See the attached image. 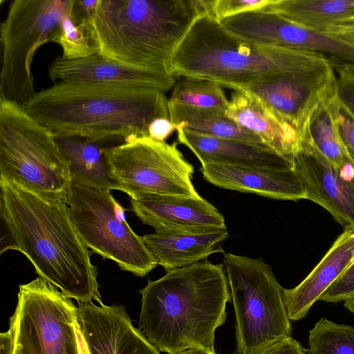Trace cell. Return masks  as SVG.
<instances>
[{
  "label": "cell",
  "mask_w": 354,
  "mask_h": 354,
  "mask_svg": "<svg viewBox=\"0 0 354 354\" xmlns=\"http://www.w3.org/2000/svg\"><path fill=\"white\" fill-rule=\"evenodd\" d=\"M0 189L6 232L0 253L9 250L21 252L39 277L69 299L102 304L97 268L75 230L66 201L2 181Z\"/></svg>",
  "instance_id": "obj_1"
},
{
  "label": "cell",
  "mask_w": 354,
  "mask_h": 354,
  "mask_svg": "<svg viewBox=\"0 0 354 354\" xmlns=\"http://www.w3.org/2000/svg\"><path fill=\"white\" fill-rule=\"evenodd\" d=\"M21 106L55 137L91 140L149 136L153 120L169 118L164 92L84 82H58Z\"/></svg>",
  "instance_id": "obj_2"
},
{
  "label": "cell",
  "mask_w": 354,
  "mask_h": 354,
  "mask_svg": "<svg viewBox=\"0 0 354 354\" xmlns=\"http://www.w3.org/2000/svg\"><path fill=\"white\" fill-rule=\"evenodd\" d=\"M139 292L140 329L159 351L201 348L216 354L215 330L225 323L231 301L223 263L205 261L167 271Z\"/></svg>",
  "instance_id": "obj_3"
},
{
  "label": "cell",
  "mask_w": 354,
  "mask_h": 354,
  "mask_svg": "<svg viewBox=\"0 0 354 354\" xmlns=\"http://www.w3.org/2000/svg\"><path fill=\"white\" fill-rule=\"evenodd\" d=\"M211 0H98L92 24L99 54L125 66L169 73L175 50Z\"/></svg>",
  "instance_id": "obj_4"
},
{
  "label": "cell",
  "mask_w": 354,
  "mask_h": 354,
  "mask_svg": "<svg viewBox=\"0 0 354 354\" xmlns=\"http://www.w3.org/2000/svg\"><path fill=\"white\" fill-rule=\"evenodd\" d=\"M313 52L261 46L225 30L209 13L193 24L169 62V74L208 80L233 90L268 74L326 64Z\"/></svg>",
  "instance_id": "obj_5"
},
{
  "label": "cell",
  "mask_w": 354,
  "mask_h": 354,
  "mask_svg": "<svg viewBox=\"0 0 354 354\" xmlns=\"http://www.w3.org/2000/svg\"><path fill=\"white\" fill-rule=\"evenodd\" d=\"M0 181L65 201L71 183L55 136L21 106L1 98Z\"/></svg>",
  "instance_id": "obj_6"
},
{
  "label": "cell",
  "mask_w": 354,
  "mask_h": 354,
  "mask_svg": "<svg viewBox=\"0 0 354 354\" xmlns=\"http://www.w3.org/2000/svg\"><path fill=\"white\" fill-rule=\"evenodd\" d=\"M236 317V354H257L292 337L283 288L262 258L223 252Z\"/></svg>",
  "instance_id": "obj_7"
},
{
  "label": "cell",
  "mask_w": 354,
  "mask_h": 354,
  "mask_svg": "<svg viewBox=\"0 0 354 354\" xmlns=\"http://www.w3.org/2000/svg\"><path fill=\"white\" fill-rule=\"evenodd\" d=\"M75 0H14L0 26V98L23 106L36 92L31 64L36 51L51 42Z\"/></svg>",
  "instance_id": "obj_8"
},
{
  "label": "cell",
  "mask_w": 354,
  "mask_h": 354,
  "mask_svg": "<svg viewBox=\"0 0 354 354\" xmlns=\"http://www.w3.org/2000/svg\"><path fill=\"white\" fill-rule=\"evenodd\" d=\"M66 203L77 232L92 252L138 277L156 267V259L128 224L124 209L111 191L71 183Z\"/></svg>",
  "instance_id": "obj_9"
},
{
  "label": "cell",
  "mask_w": 354,
  "mask_h": 354,
  "mask_svg": "<svg viewBox=\"0 0 354 354\" xmlns=\"http://www.w3.org/2000/svg\"><path fill=\"white\" fill-rule=\"evenodd\" d=\"M77 307L41 277L19 286L10 318L13 354H83Z\"/></svg>",
  "instance_id": "obj_10"
},
{
  "label": "cell",
  "mask_w": 354,
  "mask_h": 354,
  "mask_svg": "<svg viewBox=\"0 0 354 354\" xmlns=\"http://www.w3.org/2000/svg\"><path fill=\"white\" fill-rule=\"evenodd\" d=\"M111 177L131 199L158 196L199 198L192 182L194 167L176 144L138 136L110 147Z\"/></svg>",
  "instance_id": "obj_11"
},
{
  "label": "cell",
  "mask_w": 354,
  "mask_h": 354,
  "mask_svg": "<svg viewBox=\"0 0 354 354\" xmlns=\"http://www.w3.org/2000/svg\"><path fill=\"white\" fill-rule=\"evenodd\" d=\"M262 102L298 133L300 147L313 146L310 124L320 108L336 95L330 62L319 66L274 73L237 88Z\"/></svg>",
  "instance_id": "obj_12"
},
{
  "label": "cell",
  "mask_w": 354,
  "mask_h": 354,
  "mask_svg": "<svg viewBox=\"0 0 354 354\" xmlns=\"http://www.w3.org/2000/svg\"><path fill=\"white\" fill-rule=\"evenodd\" d=\"M77 319L85 354H160L123 305L78 301Z\"/></svg>",
  "instance_id": "obj_13"
},
{
  "label": "cell",
  "mask_w": 354,
  "mask_h": 354,
  "mask_svg": "<svg viewBox=\"0 0 354 354\" xmlns=\"http://www.w3.org/2000/svg\"><path fill=\"white\" fill-rule=\"evenodd\" d=\"M53 81L118 86L166 92L173 88L176 77L167 73L129 67L100 54L68 60L56 58L48 68Z\"/></svg>",
  "instance_id": "obj_14"
},
{
  "label": "cell",
  "mask_w": 354,
  "mask_h": 354,
  "mask_svg": "<svg viewBox=\"0 0 354 354\" xmlns=\"http://www.w3.org/2000/svg\"><path fill=\"white\" fill-rule=\"evenodd\" d=\"M306 199L326 209L344 230H354V177L344 178L315 148L300 149L293 158Z\"/></svg>",
  "instance_id": "obj_15"
},
{
  "label": "cell",
  "mask_w": 354,
  "mask_h": 354,
  "mask_svg": "<svg viewBox=\"0 0 354 354\" xmlns=\"http://www.w3.org/2000/svg\"><path fill=\"white\" fill-rule=\"evenodd\" d=\"M130 203L136 216L156 232H196L226 227L223 216L201 196H158L130 198Z\"/></svg>",
  "instance_id": "obj_16"
},
{
  "label": "cell",
  "mask_w": 354,
  "mask_h": 354,
  "mask_svg": "<svg viewBox=\"0 0 354 354\" xmlns=\"http://www.w3.org/2000/svg\"><path fill=\"white\" fill-rule=\"evenodd\" d=\"M203 178L215 186L277 200L306 199V189L295 169L245 167L218 163L202 165Z\"/></svg>",
  "instance_id": "obj_17"
},
{
  "label": "cell",
  "mask_w": 354,
  "mask_h": 354,
  "mask_svg": "<svg viewBox=\"0 0 354 354\" xmlns=\"http://www.w3.org/2000/svg\"><path fill=\"white\" fill-rule=\"evenodd\" d=\"M176 132L178 142L189 148L201 165L218 163L245 167L294 168L291 160L264 144L205 136L181 124H178Z\"/></svg>",
  "instance_id": "obj_18"
},
{
  "label": "cell",
  "mask_w": 354,
  "mask_h": 354,
  "mask_svg": "<svg viewBox=\"0 0 354 354\" xmlns=\"http://www.w3.org/2000/svg\"><path fill=\"white\" fill-rule=\"evenodd\" d=\"M354 230H344L308 275L297 286L285 289V301L290 321L305 317L313 305L352 262Z\"/></svg>",
  "instance_id": "obj_19"
},
{
  "label": "cell",
  "mask_w": 354,
  "mask_h": 354,
  "mask_svg": "<svg viewBox=\"0 0 354 354\" xmlns=\"http://www.w3.org/2000/svg\"><path fill=\"white\" fill-rule=\"evenodd\" d=\"M225 114L293 162V158L300 149L298 133L258 99L243 91H234Z\"/></svg>",
  "instance_id": "obj_20"
},
{
  "label": "cell",
  "mask_w": 354,
  "mask_h": 354,
  "mask_svg": "<svg viewBox=\"0 0 354 354\" xmlns=\"http://www.w3.org/2000/svg\"><path fill=\"white\" fill-rule=\"evenodd\" d=\"M225 228L205 231H158L142 236L147 249L165 270L190 266L214 253L224 252Z\"/></svg>",
  "instance_id": "obj_21"
},
{
  "label": "cell",
  "mask_w": 354,
  "mask_h": 354,
  "mask_svg": "<svg viewBox=\"0 0 354 354\" xmlns=\"http://www.w3.org/2000/svg\"><path fill=\"white\" fill-rule=\"evenodd\" d=\"M55 139L68 163L72 183L121 191L118 183L110 176L106 158L107 150L117 145H111L115 140H91L77 137Z\"/></svg>",
  "instance_id": "obj_22"
},
{
  "label": "cell",
  "mask_w": 354,
  "mask_h": 354,
  "mask_svg": "<svg viewBox=\"0 0 354 354\" xmlns=\"http://www.w3.org/2000/svg\"><path fill=\"white\" fill-rule=\"evenodd\" d=\"M307 30L324 33L336 22L354 16V0H272L263 9Z\"/></svg>",
  "instance_id": "obj_23"
},
{
  "label": "cell",
  "mask_w": 354,
  "mask_h": 354,
  "mask_svg": "<svg viewBox=\"0 0 354 354\" xmlns=\"http://www.w3.org/2000/svg\"><path fill=\"white\" fill-rule=\"evenodd\" d=\"M169 119L196 133L222 139L264 144L252 132L229 118L225 111L169 102ZM265 145V144H264Z\"/></svg>",
  "instance_id": "obj_24"
},
{
  "label": "cell",
  "mask_w": 354,
  "mask_h": 354,
  "mask_svg": "<svg viewBox=\"0 0 354 354\" xmlns=\"http://www.w3.org/2000/svg\"><path fill=\"white\" fill-rule=\"evenodd\" d=\"M339 107L336 93L320 108L310 124V134L315 148L336 169L348 162L353 163L339 133L337 121Z\"/></svg>",
  "instance_id": "obj_25"
},
{
  "label": "cell",
  "mask_w": 354,
  "mask_h": 354,
  "mask_svg": "<svg viewBox=\"0 0 354 354\" xmlns=\"http://www.w3.org/2000/svg\"><path fill=\"white\" fill-rule=\"evenodd\" d=\"M169 102L226 111L230 100L223 87L214 82L198 77H180L173 87Z\"/></svg>",
  "instance_id": "obj_26"
},
{
  "label": "cell",
  "mask_w": 354,
  "mask_h": 354,
  "mask_svg": "<svg viewBox=\"0 0 354 354\" xmlns=\"http://www.w3.org/2000/svg\"><path fill=\"white\" fill-rule=\"evenodd\" d=\"M62 49V57L73 60L86 58L100 52V45L92 21L75 24L71 15L64 17L52 41Z\"/></svg>",
  "instance_id": "obj_27"
},
{
  "label": "cell",
  "mask_w": 354,
  "mask_h": 354,
  "mask_svg": "<svg viewBox=\"0 0 354 354\" xmlns=\"http://www.w3.org/2000/svg\"><path fill=\"white\" fill-rule=\"evenodd\" d=\"M308 354H354V327L320 318L309 331Z\"/></svg>",
  "instance_id": "obj_28"
},
{
  "label": "cell",
  "mask_w": 354,
  "mask_h": 354,
  "mask_svg": "<svg viewBox=\"0 0 354 354\" xmlns=\"http://www.w3.org/2000/svg\"><path fill=\"white\" fill-rule=\"evenodd\" d=\"M336 75V93L340 104L354 118V64L333 61Z\"/></svg>",
  "instance_id": "obj_29"
},
{
  "label": "cell",
  "mask_w": 354,
  "mask_h": 354,
  "mask_svg": "<svg viewBox=\"0 0 354 354\" xmlns=\"http://www.w3.org/2000/svg\"><path fill=\"white\" fill-rule=\"evenodd\" d=\"M272 0H212L209 13L220 21L246 12L261 10Z\"/></svg>",
  "instance_id": "obj_30"
},
{
  "label": "cell",
  "mask_w": 354,
  "mask_h": 354,
  "mask_svg": "<svg viewBox=\"0 0 354 354\" xmlns=\"http://www.w3.org/2000/svg\"><path fill=\"white\" fill-rule=\"evenodd\" d=\"M354 295V261L330 286L320 300L337 303Z\"/></svg>",
  "instance_id": "obj_31"
},
{
  "label": "cell",
  "mask_w": 354,
  "mask_h": 354,
  "mask_svg": "<svg viewBox=\"0 0 354 354\" xmlns=\"http://www.w3.org/2000/svg\"><path fill=\"white\" fill-rule=\"evenodd\" d=\"M337 121L343 145L349 158L354 164V118L341 104Z\"/></svg>",
  "instance_id": "obj_32"
},
{
  "label": "cell",
  "mask_w": 354,
  "mask_h": 354,
  "mask_svg": "<svg viewBox=\"0 0 354 354\" xmlns=\"http://www.w3.org/2000/svg\"><path fill=\"white\" fill-rule=\"evenodd\" d=\"M324 34L354 46V17L342 19L330 25Z\"/></svg>",
  "instance_id": "obj_33"
},
{
  "label": "cell",
  "mask_w": 354,
  "mask_h": 354,
  "mask_svg": "<svg viewBox=\"0 0 354 354\" xmlns=\"http://www.w3.org/2000/svg\"><path fill=\"white\" fill-rule=\"evenodd\" d=\"M306 351L301 344L288 337L275 342L257 354H306Z\"/></svg>",
  "instance_id": "obj_34"
},
{
  "label": "cell",
  "mask_w": 354,
  "mask_h": 354,
  "mask_svg": "<svg viewBox=\"0 0 354 354\" xmlns=\"http://www.w3.org/2000/svg\"><path fill=\"white\" fill-rule=\"evenodd\" d=\"M177 128L178 124L168 118H156L149 124V136L155 140L165 142Z\"/></svg>",
  "instance_id": "obj_35"
},
{
  "label": "cell",
  "mask_w": 354,
  "mask_h": 354,
  "mask_svg": "<svg viewBox=\"0 0 354 354\" xmlns=\"http://www.w3.org/2000/svg\"><path fill=\"white\" fill-rule=\"evenodd\" d=\"M98 0H75L71 17L75 24L84 21H92Z\"/></svg>",
  "instance_id": "obj_36"
},
{
  "label": "cell",
  "mask_w": 354,
  "mask_h": 354,
  "mask_svg": "<svg viewBox=\"0 0 354 354\" xmlns=\"http://www.w3.org/2000/svg\"><path fill=\"white\" fill-rule=\"evenodd\" d=\"M0 354H13V335L10 329L0 333Z\"/></svg>",
  "instance_id": "obj_37"
},
{
  "label": "cell",
  "mask_w": 354,
  "mask_h": 354,
  "mask_svg": "<svg viewBox=\"0 0 354 354\" xmlns=\"http://www.w3.org/2000/svg\"><path fill=\"white\" fill-rule=\"evenodd\" d=\"M179 354H213L206 350L201 348H189L180 353Z\"/></svg>",
  "instance_id": "obj_38"
},
{
  "label": "cell",
  "mask_w": 354,
  "mask_h": 354,
  "mask_svg": "<svg viewBox=\"0 0 354 354\" xmlns=\"http://www.w3.org/2000/svg\"><path fill=\"white\" fill-rule=\"evenodd\" d=\"M344 301V306L354 313V295L346 298Z\"/></svg>",
  "instance_id": "obj_39"
},
{
  "label": "cell",
  "mask_w": 354,
  "mask_h": 354,
  "mask_svg": "<svg viewBox=\"0 0 354 354\" xmlns=\"http://www.w3.org/2000/svg\"><path fill=\"white\" fill-rule=\"evenodd\" d=\"M306 354H308V353L306 352Z\"/></svg>",
  "instance_id": "obj_40"
},
{
  "label": "cell",
  "mask_w": 354,
  "mask_h": 354,
  "mask_svg": "<svg viewBox=\"0 0 354 354\" xmlns=\"http://www.w3.org/2000/svg\"><path fill=\"white\" fill-rule=\"evenodd\" d=\"M354 17V16H353V17Z\"/></svg>",
  "instance_id": "obj_41"
}]
</instances>
